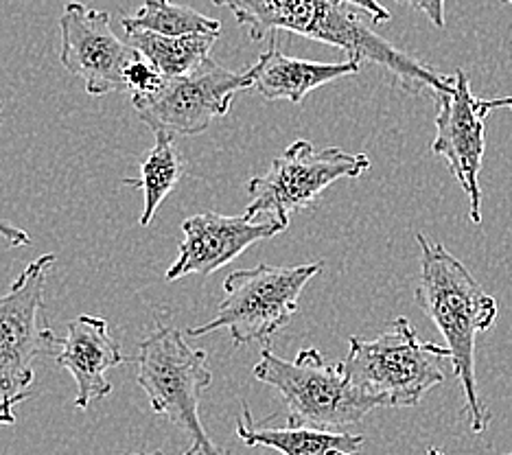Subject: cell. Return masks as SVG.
I'll list each match as a JSON object with an SVG mask.
<instances>
[{
    "instance_id": "obj_18",
    "label": "cell",
    "mask_w": 512,
    "mask_h": 455,
    "mask_svg": "<svg viewBox=\"0 0 512 455\" xmlns=\"http://www.w3.org/2000/svg\"><path fill=\"white\" fill-rule=\"evenodd\" d=\"M121 25L125 33L149 31L165 38L182 35H219L221 22L204 16L193 7L178 5L173 0H145L134 16H123Z\"/></svg>"
},
{
    "instance_id": "obj_9",
    "label": "cell",
    "mask_w": 512,
    "mask_h": 455,
    "mask_svg": "<svg viewBox=\"0 0 512 455\" xmlns=\"http://www.w3.org/2000/svg\"><path fill=\"white\" fill-rule=\"evenodd\" d=\"M248 88H252L248 70L232 73L208 57L189 75L165 79L151 95L134 97L132 105L151 132L197 136L226 116L235 97Z\"/></svg>"
},
{
    "instance_id": "obj_11",
    "label": "cell",
    "mask_w": 512,
    "mask_h": 455,
    "mask_svg": "<svg viewBox=\"0 0 512 455\" xmlns=\"http://www.w3.org/2000/svg\"><path fill=\"white\" fill-rule=\"evenodd\" d=\"M60 31V62L84 81L88 95L103 97L125 90V68L136 60L138 51L112 31L108 11L71 0L62 9Z\"/></svg>"
},
{
    "instance_id": "obj_10",
    "label": "cell",
    "mask_w": 512,
    "mask_h": 455,
    "mask_svg": "<svg viewBox=\"0 0 512 455\" xmlns=\"http://www.w3.org/2000/svg\"><path fill=\"white\" fill-rule=\"evenodd\" d=\"M438 105L436 138L432 151L445 158L462 191L469 197V217L475 226L482 224L480 171L484 160V121L493 110H512V97L480 99L471 92V81L464 70L453 73V86L434 95Z\"/></svg>"
},
{
    "instance_id": "obj_6",
    "label": "cell",
    "mask_w": 512,
    "mask_h": 455,
    "mask_svg": "<svg viewBox=\"0 0 512 455\" xmlns=\"http://www.w3.org/2000/svg\"><path fill=\"white\" fill-rule=\"evenodd\" d=\"M254 379L283 396L287 425L342 431L362 423L375 407L348 381L342 364H327L318 348H302L294 361L261 350Z\"/></svg>"
},
{
    "instance_id": "obj_5",
    "label": "cell",
    "mask_w": 512,
    "mask_h": 455,
    "mask_svg": "<svg viewBox=\"0 0 512 455\" xmlns=\"http://www.w3.org/2000/svg\"><path fill=\"white\" fill-rule=\"evenodd\" d=\"M136 366V381L145 390L151 410L165 414L184 431L197 455H230L208 438L202 425V394L213 383L204 348H191L178 329L158 324L138 346Z\"/></svg>"
},
{
    "instance_id": "obj_4",
    "label": "cell",
    "mask_w": 512,
    "mask_h": 455,
    "mask_svg": "<svg viewBox=\"0 0 512 455\" xmlns=\"http://www.w3.org/2000/svg\"><path fill=\"white\" fill-rule=\"evenodd\" d=\"M55 254L29 263L0 296V425L16 423V407L36 383V361L60 353L62 340L46 322V278Z\"/></svg>"
},
{
    "instance_id": "obj_15",
    "label": "cell",
    "mask_w": 512,
    "mask_h": 455,
    "mask_svg": "<svg viewBox=\"0 0 512 455\" xmlns=\"http://www.w3.org/2000/svg\"><path fill=\"white\" fill-rule=\"evenodd\" d=\"M237 438L248 447H267L283 455H357L364 447L362 434L322 431L311 427L254 425L250 407L243 405L237 418Z\"/></svg>"
},
{
    "instance_id": "obj_7",
    "label": "cell",
    "mask_w": 512,
    "mask_h": 455,
    "mask_svg": "<svg viewBox=\"0 0 512 455\" xmlns=\"http://www.w3.org/2000/svg\"><path fill=\"white\" fill-rule=\"evenodd\" d=\"M322 272V263L278 267L261 263L252 270L232 272L224 283V300L217 315L189 329L191 337H204L226 329L235 346L270 342L294 320L302 289Z\"/></svg>"
},
{
    "instance_id": "obj_23",
    "label": "cell",
    "mask_w": 512,
    "mask_h": 455,
    "mask_svg": "<svg viewBox=\"0 0 512 455\" xmlns=\"http://www.w3.org/2000/svg\"><path fill=\"white\" fill-rule=\"evenodd\" d=\"M130 455H167V453L165 451H149V453H130ZM180 455H197V451H195V447H191V449H186Z\"/></svg>"
},
{
    "instance_id": "obj_3",
    "label": "cell",
    "mask_w": 512,
    "mask_h": 455,
    "mask_svg": "<svg viewBox=\"0 0 512 455\" xmlns=\"http://www.w3.org/2000/svg\"><path fill=\"white\" fill-rule=\"evenodd\" d=\"M447 361L449 348L423 342L410 320L397 318L375 340L348 337L342 366L372 407H414L445 381Z\"/></svg>"
},
{
    "instance_id": "obj_13",
    "label": "cell",
    "mask_w": 512,
    "mask_h": 455,
    "mask_svg": "<svg viewBox=\"0 0 512 455\" xmlns=\"http://www.w3.org/2000/svg\"><path fill=\"white\" fill-rule=\"evenodd\" d=\"M57 364L66 368L77 383V410H88L90 403L106 399L112 392L108 372L125 364L121 344L110 335V324L99 315H77L66 324Z\"/></svg>"
},
{
    "instance_id": "obj_8",
    "label": "cell",
    "mask_w": 512,
    "mask_h": 455,
    "mask_svg": "<svg viewBox=\"0 0 512 455\" xmlns=\"http://www.w3.org/2000/svg\"><path fill=\"white\" fill-rule=\"evenodd\" d=\"M370 169L366 154H348L340 147L316 149L309 140L300 138L289 145L272 167L248 182L252 202L246 219H276L285 228L289 217L309 210L320 202L322 193L342 178H362Z\"/></svg>"
},
{
    "instance_id": "obj_20",
    "label": "cell",
    "mask_w": 512,
    "mask_h": 455,
    "mask_svg": "<svg viewBox=\"0 0 512 455\" xmlns=\"http://www.w3.org/2000/svg\"><path fill=\"white\" fill-rule=\"evenodd\" d=\"M397 3L410 5L416 11H423V14L432 20L434 27L445 29V0H397Z\"/></svg>"
},
{
    "instance_id": "obj_21",
    "label": "cell",
    "mask_w": 512,
    "mask_h": 455,
    "mask_svg": "<svg viewBox=\"0 0 512 455\" xmlns=\"http://www.w3.org/2000/svg\"><path fill=\"white\" fill-rule=\"evenodd\" d=\"M344 3L362 9L364 14H368L370 20L375 22V25H386V22L392 20V14L379 3V0H344Z\"/></svg>"
},
{
    "instance_id": "obj_14",
    "label": "cell",
    "mask_w": 512,
    "mask_h": 455,
    "mask_svg": "<svg viewBox=\"0 0 512 455\" xmlns=\"http://www.w3.org/2000/svg\"><path fill=\"white\" fill-rule=\"evenodd\" d=\"M359 70H362V62L357 60L322 64L298 60V57H287L272 42L270 49L261 53L256 64L248 68V73L252 77V88L265 101H289L298 105L305 101L309 92L342 77L357 75Z\"/></svg>"
},
{
    "instance_id": "obj_16",
    "label": "cell",
    "mask_w": 512,
    "mask_h": 455,
    "mask_svg": "<svg viewBox=\"0 0 512 455\" xmlns=\"http://www.w3.org/2000/svg\"><path fill=\"white\" fill-rule=\"evenodd\" d=\"M156 140L145 156L141 158V175L132 180H123L127 186H136L143 193V215L141 226L147 228L154 219L160 204L167 200L169 193L176 189L184 175V156L176 145V136L169 132H154Z\"/></svg>"
},
{
    "instance_id": "obj_26",
    "label": "cell",
    "mask_w": 512,
    "mask_h": 455,
    "mask_svg": "<svg viewBox=\"0 0 512 455\" xmlns=\"http://www.w3.org/2000/svg\"><path fill=\"white\" fill-rule=\"evenodd\" d=\"M502 3H508V5H512V0H502Z\"/></svg>"
},
{
    "instance_id": "obj_17",
    "label": "cell",
    "mask_w": 512,
    "mask_h": 455,
    "mask_svg": "<svg viewBox=\"0 0 512 455\" xmlns=\"http://www.w3.org/2000/svg\"><path fill=\"white\" fill-rule=\"evenodd\" d=\"M219 35H182V38H165L149 31H130L127 42L141 53L165 79L189 75L204 60L211 57L213 44Z\"/></svg>"
},
{
    "instance_id": "obj_2",
    "label": "cell",
    "mask_w": 512,
    "mask_h": 455,
    "mask_svg": "<svg viewBox=\"0 0 512 455\" xmlns=\"http://www.w3.org/2000/svg\"><path fill=\"white\" fill-rule=\"evenodd\" d=\"M421 245V280L416 287V305L438 326L451 350L453 375L467 396L471 429L482 434L491 420L475 379V337L491 329L497 320V300L477 283L473 274L445 245L429 241L418 232Z\"/></svg>"
},
{
    "instance_id": "obj_1",
    "label": "cell",
    "mask_w": 512,
    "mask_h": 455,
    "mask_svg": "<svg viewBox=\"0 0 512 455\" xmlns=\"http://www.w3.org/2000/svg\"><path fill=\"white\" fill-rule=\"evenodd\" d=\"M213 5L226 7L254 42L272 31H289L342 49L348 60L386 68L394 84L412 95H438L453 86V75H442L383 40L372 31L370 16L344 0H213Z\"/></svg>"
},
{
    "instance_id": "obj_19",
    "label": "cell",
    "mask_w": 512,
    "mask_h": 455,
    "mask_svg": "<svg viewBox=\"0 0 512 455\" xmlns=\"http://www.w3.org/2000/svg\"><path fill=\"white\" fill-rule=\"evenodd\" d=\"M123 79H125V90L130 92L132 99L151 95V92H156L162 81H165V77H162L141 53H138L136 60L125 68Z\"/></svg>"
},
{
    "instance_id": "obj_12",
    "label": "cell",
    "mask_w": 512,
    "mask_h": 455,
    "mask_svg": "<svg viewBox=\"0 0 512 455\" xmlns=\"http://www.w3.org/2000/svg\"><path fill=\"white\" fill-rule=\"evenodd\" d=\"M283 230L287 228L276 219L250 221L246 215L228 217L215 210L191 215L184 219L180 254L165 278L173 283L189 274H213L235 261L250 245L281 235Z\"/></svg>"
},
{
    "instance_id": "obj_24",
    "label": "cell",
    "mask_w": 512,
    "mask_h": 455,
    "mask_svg": "<svg viewBox=\"0 0 512 455\" xmlns=\"http://www.w3.org/2000/svg\"><path fill=\"white\" fill-rule=\"evenodd\" d=\"M427 455H445V453H442V451L436 449V447H429V449H427ZM506 455H508V453H506Z\"/></svg>"
},
{
    "instance_id": "obj_22",
    "label": "cell",
    "mask_w": 512,
    "mask_h": 455,
    "mask_svg": "<svg viewBox=\"0 0 512 455\" xmlns=\"http://www.w3.org/2000/svg\"><path fill=\"white\" fill-rule=\"evenodd\" d=\"M0 237H3L11 248H20V245H29L31 237L27 235L22 228H16L14 224H9V221L0 219Z\"/></svg>"
},
{
    "instance_id": "obj_25",
    "label": "cell",
    "mask_w": 512,
    "mask_h": 455,
    "mask_svg": "<svg viewBox=\"0 0 512 455\" xmlns=\"http://www.w3.org/2000/svg\"><path fill=\"white\" fill-rule=\"evenodd\" d=\"M0 114H3V99H0Z\"/></svg>"
},
{
    "instance_id": "obj_27",
    "label": "cell",
    "mask_w": 512,
    "mask_h": 455,
    "mask_svg": "<svg viewBox=\"0 0 512 455\" xmlns=\"http://www.w3.org/2000/svg\"><path fill=\"white\" fill-rule=\"evenodd\" d=\"M508 455H512V453H508Z\"/></svg>"
}]
</instances>
